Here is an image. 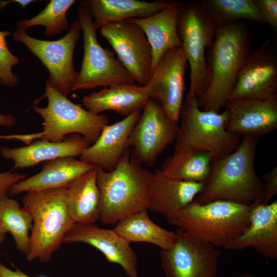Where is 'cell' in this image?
I'll list each match as a JSON object with an SVG mask.
<instances>
[{"mask_svg":"<svg viewBox=\"0 0 277 277\" xmlns=\"http://www.w3.org/2000/svg\"><path fill=\"white\" fill-rule=\"evenodd\" d=\"M88 146L81 135L73 134L67 136L59 142L36 141L22 147H2L0 152L4 158L13 161L14 166L11 170L12 171L58 158L80 156Z\"/></svg>","mask_w":277,"mask_h":277,"instance_id":"44dd1931","label":"cell"},{"mask_svg":"<svg viewBox=\"0 0 277 277\" xmlns=\"http://www.w3.org/2000/svg\"><path fill=\"white\" fill-rule=\"evenodd\" d=\"M180 117L174 150L205 152L214 160L232 152L241 142V136L226 129L228 109L219 113L202 110L195 95H187Z\"/></svg>","mask_w":277,"mask_h":277,"instance_id":"52a82bcc","label":"cell"},{"mask_svg":"<svg viewBox=\"0 0 277 277\" xmlns=\"http://www.w3.org/2000/svg\"><path fill=\"white\" fill-rule=\"evenodd\" d=\"M145 209L120 220L112 229L127 242L148 243L161 250L169 248L177 238L176 231L164 229L153 222Z\"/></svg>","mask_w":277,"mask_h":277,"instance_id":"4316f807","label":"cell"},{"mask_svg":"<svg viewBox=\"0 0 277 277\" xmlns=\"http://www.w3.org/2000/svg\"><path fill=\"white\" fill-rule=\"evenodd\" d=\"M172 246L161 250V266L166 277H217L222 251L179 229Z\"/></svg>","mask_w":277,"mask_h":277,"instance_id":"7c38bea8","label":"cell"},{"mask_svg":"<svg viewBox=\"0 0 277 277\" xmlns=\"http://www.w3.org/2000/svg\"><path fill=\"white\" fill-rule=\"evenodd\" d=\"M74 0H51L39 14L30 19L18 21V28L27 30L34 26L45 27V34L53 36L64 32L68 28L67 13L75 3Z\"/></svg>","mask_w":277,"mask_h":277,"instance_id":"f546056e","label":"cell"},{"mask_svg":"<svg viewBox=\"0 0 277 277\" xmlns=\"http://www.w3.org/2000/svg\"><path fill=\"white\" fill-rule=\"evenodd\" d=\"M15 123V118L11 114L4 115L0 113V126L10 127Z\"/></svg>","mask_w":277,"mask_h":277,"instance_id":"8d00e7d4","label":"cell"},{"mask_svg":"<svg viewBox=\"0 0 277 277\" xmlns=\"http://www.w3.org/2000/svg\"><path fill=\"white\" fill-rule=\"evenodd\" d=\"M264 24L277 30V0H253Z\"/></svg>","mask_w":277,"mask_h":277,"instance_id":"d6a6232c","label":"cell"},{"mask_svg":"<svg viewBox=\"0 0 277 277\" xmlns=\"http://www.w3.org/2000/svg\"><path fill=\"white\" fill-rule=\"evenodd\" d=\"M94 168L75 157L56 159L45 162L39 172L16 183L9 192L15 195L31 191L67 188L76 179Z\"/></svg>","mask_w":277,"mask_h":277,"instance_id":"7402d4cb","label":"cell"},{"mask_svg":"<svg viewBox=\"0 0 277 277\" xmlns=\"http://www.w3.org/2000/svg\"><path fill=\"white\" fill-rule=\"evenodd\" d=\"M240 98H277V54L270 41L248 53L229 100Z\"/></svg>","mask_w":277,"mask_h":277,"instance_id":"9a60e30c","label":"cell"},{"mask_svg":"<svg viewBox=\"0 0 277 277\" xmlns=\"http://www.w3.org/2000/svg\"><path fill=\"white\" fill-rule=\"evenodd\" d=\"M226 107L229 112L226 127L230 133L257 137L277 129V98L231 99Z\"/></svg>","mask_w":277,"mask_h":277,"instance_id":"e0dca14e","label":"cell"},{"mask_svg":"<svg viewBox=\"0 0 277 277\" xmlns=\"http://www.w3.org/2000/svg\"><path fill=\"white\" fill-rule=\"evenodd\" d=\"M217 24L215 38L207 55L210 83L197 99L203 110L219 113L226 107L250 51L252 37L246 26L239 21Z\"/></svg>","mask_w":277,"mask_h":277,"instance_id":"7a4b0ae2","label":"cell"},{"mask_svg":"<svg viewBox=\"0 0 277 277\" xmlns=\"http://www.w3.org/2000/svg\"><path fill=\"white\" fill-rule=\"evenodd\" d=\"M217 23L245 19L264 24L253 0H203Z\"/></svg>","mask_w":277,"mask_h":277,"instance_id":"4dcf8cb0","label":"cell"},{"mask_svg":"<svg viewBox=\"0 0 277 277\" xmlns=\"http://www.w3.org/2000/svg\"><path fill=\"white\" fill-rule=\"evenodd\" d=\"M83 243L98 250L111 263L120 265L128 277H137V255L130 246L112 229L94 224L75 223L66 234L63 243Z\"/></svg>","mask_w":277,"mask_h":277,"instance_id":"2e32d148","label":"cell"},{"mask_svg":"<svg viewBox=\"0 0 277 277\" xmlns=\"http://www.w3.org/2000/svg\"><path fill=\"white\" fill-rule=\"evenodd\" d=\"M253 248L267 259L277 258V201L253 204L244 232L224 247L226 250Z\"/></svg>","mask_w":277,"mask_h":277,"instance_id":"d6986e66","label":"cell"},{"mask_svg":"<svg viewBox=\"0 0 277 277\" xmlns=\"http://www.w3.org/2000/svg\"><path fill=\"white\" fill-rule=\"evenodd\" d=\"M187 62L182 47L169 50L144 86L149 98L157 102L169 118L177 124L183 104Z\"/></svg>","mask_w":277,"mask_h":277,"instance_id":"5bb4252c","label":"cell"},{"mask_svg":"<svg viewBox=\"0 0 277 277\" xmlns=\"http://www.w3.org/2000/svg\"><path fill=\"white\" fill-rule=\"evenodd\" d=\"M141 112L136 111L120 121L106 125L96 141L82 152L80 160L94 168L112 170L129 150V137Z\"/></svg>","mask_w":277,"mask_h":277,"instance_id":"ac0fdd59","label":"cell"},{"mask_svg":"<svg viewBox=\"0 0 277 277\" xmlns=\"http://www.w3.org/2000/svg\"><path fill=\"white\" fill-rule=\"evenodd\" d=\"M217 22L202 1L181 3L177 30L182 48L190 67L187 95H202L207 89L210 74L205 57L215 36Z\"/></svg>","mask_w":277,"mask_h":277,"instance_id":"ba28073f","label":"cell"},{"mask_svg":"<svg viewBox=\"0 0 277 277\" xmlns=\"http://www.w3.org/2000/svg\"><path fill=\"white\" fill-rule=\"evenodd\" d=\"M240 277H254V276L250 273H245L241 275Z\"/></svg>","mask_w":277,"mask_h":277,"instance_id":"60d3db41","label":"cell"},{"mask_svg":"<svg viewBox=\"0 0 277 277\" xmlns=\"http://www.w3.org/2000/svg\"><path fill=\"white\" fill-rule=\"evenodd\" d=\"M95 169L101 223L114 225L130 214L148 210L152 172L143 168L129 150L112 170Z\"/></svg>","mask_w":277,"mask_h":277,"instance_id":"3957f363","label":"cell"},{"mask_svg":"<svg viewBox=\"0 0 277 277\" xmlns=\"http://www.w3.org/2000/svg\"><path fill=\"white\" fill-rule=\"evenodd\" d=\"M260 180L264 181L263 204H267L277 193V166L262 174Z\"/></svg>","mask_w":277,"mask_h":277,"instance_id":"836d02e7","label":"cell"},{"mask_svg":"<svg viewBox=\"0 0 277 277\" xmlns=\"http://www.w3.org/2000/svg\"><path fill=\"white\" fill-rule=\"evenodd\" d=\"M82 29L77 19L62 38L53 41L41 40L30 36L26 29L18 28L12 34L14 40L27 46L47 68L48 82L64 95L73 91L78 72L73 65V53Z\"/></svg>","mask_w":277,"mask_h":277,"instance_id":"30bf717a","label":"cell"},{"mask_svg":"<svg viewBox=\"0 0 277 277\" xmlns=\"http://www.w3.org/2000/svg\"><path fill=\"white\" fill-rule=\"evenodd\" d=\"M67 205L74 223L94 224L100 219V192L95 168L74 180L67 188Z\"/></svg>","mask_w":277,"mask_h":277,"instance_id":"484cf974","label":"cell"},{"mask_svg":"<svg viewBox=\"0 0 277 277\" xmlns=\"http://www.w3.org/2000/svg\"><path fill=\"white\" fill-rule=\"evenodd\" d=\"M257 144L256 137L244 136L232 152L213 160L208 179L193 201L204 204L227 200L249 206L262 203L263 183L254 169Z\"/></svg>","mask_w":277,"mask_h":277,"instance_id":"6da1fadb","label":"cell"},{"mask_svg":"<svg viewBox=\"0 0 277 277\" xmlns=\"http://www.w3.org/2000/svg\"><path fill=\"white\" fill-rule=\"evenodd\" d=\"M252 205L227 200L204 204L193 201L170 224L197 240L224 248L248 228Z\"/></svg>","mask_w":277,"mask_h":277,"instance_id":"277c9868","label":"cell"},{"mask_svg":"<svg viewBox=\"0 0 277 277\" xmlns=\"http://www.w3.org/2000/svg\"><path fill=\"white\" fill-rule=\"evenodd\" d=\"M27 177L26 174L13 172L12 170L0 172V199L7 195L14 184Z\"/></svg>","mask_w":277,"mask_h":277,"instance_id":"e575fe53","label":"cell"},{"mask_svg":"<svg viewBox=\"0 0 277 277\" xmlns=\"http://www.w3.org/2000/svg\"><path fill=\"white\" fill-rule=\"evenodd\" d=\"M203 184L183 181L152 173L148 210L165 216L169 224L179 212L194 201Z\"/></svg>","mask_w":277,"mask_h":277,"instance_id":"ffe728a7","label":"cell"},{"mask_svg":"<svg viewBox=\"0 0 277 277\" xmlns=\"http://www.w3.org/2000/svg\"><path fill=\"white\" fill-rule=\"evenodd\" d=\"M0 221L7 232L12 236L17 249L27 254L29 250V230L32 217L15 200L6 195L0 199Z\"/></svg>","mask_w":277,"mask_h":277,"instance_id":"f1b7e54d","label":"cell"},{"mask_svg":"<svg viewBox=\"0 0 277 277\" xmlns=\"http://www.w3.org/2000/svg\"><path fill=\"white\" fill-rule=\"evenodd\" d=\"M129 137L132 156L141 164L153 165L157 157L176 138L179 126L161 105L149 99Z\"/></svg>","mask_w":277,"mask_h":277,"instance_id":"4fadbf2b","label":"cell"},{"mask_svg":"<svg viewBox=\"0 0 277 277\" xmlns=\"http://www.w3.org/2000/svg\"><path fill=\"white\" fill-rule=\"evenodd\" d=\"M6 234H0V244L5 240Z\"/></svg>","mask_w":277,"mask_h":277,"instance_id":"ab89813d","label":"cell"},{"mask_svg":"<svg viewBox=\"0 0 277 277\" xmlns=\"http://www.w3.org/2000/svg\"><path fill=\"white\" fill-rule=\"evenodd\" d=\"M44 97L48 99L46 107L34 106V111L43 120V130L38 133L0 136V138L19 140L29 145L35 139L51 142L63 141L68 134L81 135L89 146L94 143L108 119L96 114L71 102L46 82Z\"/></svg>","mask_w":277,"mask_h":277,"instance_id":"8992f818","label":"cell"},{"mask_svg":"<svg viewBox=\"0 0 277 277\" xmlns=\"http://www.w3.org/2000/svg\"><path fill=\"white\" fill-rule=\"evenodd\" d=\"M0 277H30L19 269L12 270L0 262Z\"/></svg>","mask_w":277,"mask_h":277,"instance_id":"d590c367","label":"cell"},{"mask_svg":"<svg viewBox=\"0 0 277 277\" xmlns=\"http://www.w3.org/2000/svg\"><path fill=\"white\" fill-rule=\"evenodd\" d=\"M22 202L33 221L26 259L47 263L75 224L68 208L67 188L29 191Z\"/></svg>","mask_w":277,"mask_h":277,"instance_id":"5b68a950","label":"cell"},{"mask_svg":"<svg viewBox=\"0 0 277 277\" xmlns=\"http://www.w3.org/2000/svg\"><path fill=\"white\" fill-rule=\"evenodd\" d=\"M101 33L135 83L145 85L152 74V52L142 29L126 19L104 25Z\"/></svg>","mask_w":277,"mask_h":277,"instance_id":"8fae6325","label":"cell"},{"mask_svg":"<svg viewBox=\"0 0 277 277\" xmlns=\"http://www.w3.org/2000/svg\"><path fill=\"white\" fill-rule=\"evenodd\" d=\"M96 29L112 22L152 15L172 5L175 1L159 0L146 2L138 0L88 1Z\"/></svg>","mask_w":277,"mask_h":277,"instance_id":"d4e9b609","label":"cell"},{"mask_svg":"<svg viewBox=\"0 0 277 277\" xmlns=\"http://www.w3.org/2000/svg\"><path fill=\"white\" fill-rule=\"evenodd\" d=\"M34 2L32 0H12L8 1H0V9L3 10L4 7L10 3H15L19 4L21 7L24 8L31 3Z\"/></svg>","mask_w":277,"mask_h":277,"instance_id":"74e56055","label":"cell"},{"mask_svg":"<svg viewBox=\"0 0 277 277\" xmlns=\"http://www.w3.org/2000/svg\"><path fill=\"white\" fill-rule=\"evenodd\" d=\"M7 233V231L5 229L4 227H3L0 221V234H6Z\"/></svg>","mask_w":277,"mask_h":277,"instance_id":"f35d334b","label":"cell"},{"mask_svg":"<svg viewBox=\"0 0 277 277\" xmlns=\"http://www.w3.org/2000/svg\"><path fill=\"white\" fill-rule=\"evenodd\" d=\"M149 97L143 86L124 83L105 87L85 96L82 103L92 113L111 110L127 116L144 108Z\"/></svg>","mask_w":277,"mask_h":277,"instance_id":"cb8c5ba5","label":"cell"},{"mask_svg":"<svg viewBox=\"0 0 277 277\" xmlns=\"http://www.w3.org/2000/svg\"><path fill=\"white\" fill-rule=\"evenodd\" d=\"M181 3L175 1L149 16L128 19L138 25L145 34L152 52V72L167 51L182 46L177 30Z\"/></svg>","mask_w":277,"mask_h":277,"instance_id":"603a6c76","label":"cell"},{"mask_svg":"<svg viewBox=\"0 0 277 277\" xmlns=\"http://www.w3.org/2000/svg\"><path fill=\"white\" fill-rule=\"evenodd\" d=\"M84 41V55L73 91L124 83H135L113 52L99 44L88 1L80 3L77 10Z\"/></svg>","mask_w":277,"mask_h":277,"instance_id":"9c48e42d","label":"cell"},{"mask_svg":"<svg viewBox=\"0 0 277 277\" xmlns=\"http://www.w3.org/2000/svg\"><path fill=\"white\" fill-rule=\"evenodd\" d=\"M213 159L205 152L174 150L160 171L174 179L204 184L209 176Z\"/></svg>","mask_w":277,"mask_h":277,"instance_id":"83f0119b","label":"cell"},{"mask_svg":"<svg viewBox=\"0 0 277 277\" xmlns=\"http://www.w3.org/2000/svg\"><path fill=\"white\" fill-rule=\"evenodd\" d=\"M9 31H0V83L8 87H13L19 83L18 76L12 71V67L19 61L18 57L9 50L6 37L10 35Z\"/></svg>","mask_w":277,"mask_h":277,"instance_id":"1f68e13d","label":"cell"}]
</instances>
